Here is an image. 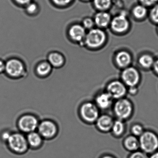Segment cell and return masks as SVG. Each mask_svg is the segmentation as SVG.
Here are the masks:
<instances>
[{
    "label": "cell",
    "mask_w": 158,
    "mask_h": 158,
    "mask_svg": "<svg viewBox=\"0 0 158 158\" xmlns=\"http://www.w3.org/2000/svg\"><path fill=\"white\" fill-rule=\"evenodd\" d=\"M138 87H131L127 88V94L130 96H135L137 95L139 92Z\"/></svg>",
    "instance_id": "1f68e13d"
},
{
    "label": "cell",
    "mask_w": 158,
    "mask_h": 158,
    "mask_svg": "<svg viewBox=\"0 0 158 158\" xmlns=\"http://www.w3.org/2000/svg\"><path fill=\"white\" fill-rule=\"evenodd\" d=\"M104 90L114 101L126 97L127 95V87L120 79H114L109 81Z\"/></svg>",
    "instance_id": "8992f818"
},
{
    "label": "cell",
    "mask_w": 158,
    "mask_h": 158,
    "mask_svg": "<svg viewBox=\"0 0 158 158\" xmlns=\"http://www.w3.org/2000/svg\"><path fill=\"white\" fill-rule=\"evenodd\" d=\"M120 79L127 88L138 87L142 77L138 68L132 65L121 70Z\"/></svg>",
    "instance_id": "5b68a950"
},
{
    "label": "cell",
    "mask_w": 158,
    "mask_h": 158,
    "mask_svg": "<svg viewBox=\"0 0 158 158\" xmlns=\"http://www.w3.org/2000/svg\"><path fill=\"white\" fill-rule=\"evenodd\" d=\"M139 149L147 154L158 151V135L152 130H145L139 137Z\"/></svg>",
    "instance_id": "277c9868"
},
{
    "label": "cell",
    "mask_w": 158,
    "mask_h": 158,
    "mask_svg": "<svg viewBox=\"0 0 158 158\" xmlns=\"http://www.w3.org/2000/svg\"><path fill=\"white\" fill-rule=\"evenodd\" d=\"M152 70L154 74L158 77V58L155 59V62Z\"/></svg>",
    "instance_id": "836d02e7"
},
{
    "label": "cell",
    "mask_w": 158,
    "mask_h": 158,
    "mask_svg": "<svg viewBox=\"0 0 158 158\" xmlns=\"http://www.w3.org/2000/svg\"><path fill=\"white\" fill-rule=\"evenodd\" d=\"M11 134L10 132H8V131H4L2 134V139L3 141L8 142V140L10 139Z\"/></svg>",
    "instance_id": "d6a6232c"
},
{
    "label": "cell",
    "mask_w": 158,
    "mask_h": 158,
    "mask_svg": "<svg viewBox=\"0 0 158 158\" xmlns=\"http://www.w3.org/2000/svg\"><path fill=\"white\" fill-rule=\"evenodd\" d=\"M94 8L99 11H109L112 7L113 0H92Z\"/></svg>",
    "instance_id": "603a6c76"
},
{
    "label": "cell",
    "mask_w": 158,
    "mask_h": 158,
    "mask_svg": "<svg viewBox=\"0 0 158 158\" xmlns=\"http://www.w3.org/2000/svg\"><path fill=\"white\" fill-rule=\"evenodd\" d=\"M25 66L18 59H11L5 63V71L7 74L13 78H19L24 75Z\"/></svg>",
    "instance_id": "30bf717a"
},
{
    "label": "cell",
    "mask_w": 158,
    "mask_h": 158,
    "mask_svg": "<svg viewBox=\"0 0 158 158\" xmlns=\"http://www.w3.org/2000/svg\"><path fill=\"white\" fill-rule=\"evenodd\" d=\"M128 158H149V156L147 153L139 150L136 151L131 152Z\"/></svg>",
    "instance_id": "83f0119b"
},
{
    "label": "cell",
    "mask_w": 158,
    "mask_h": 158,
    "mask_svg": "<svg viewBox=\"0 0 158 158\" xmlns=\"http://www.w3.org/2000/svg\"><path fill=\"white\" fill-rule=\"evenodd\" d=\"M15 1L20 5L26 6L31 2V0H15Z\"/></svg>",
    "instance_id": "e575fe53"
},
{
    "label": "cell",
    "mask_w": 158,
    "mask_h": 158,
    "mask_svg": "<svg viewBox=\"0 0 158 158\" xmlns=\"http://www.w3.org/2000/svg\"><path fill=\"white\" fill-rule=\"evenodd\" d=\"M148 18L150 22L157 26L158 25V3L149 9Z\"/></svg>",
    "instance_id": "d4e9b609"
},
{
    "label": "cell",
    "mask_w": 158,
    "mask_h": 158,
    "mask_svg": "<svg viewBox=\"0 0 158 158\" xmlns=\"http://www.w3.org/2000/svg\"><path fill=\"white\" fill-rule=\"evenodd\" d=\"M82 1H83L85 2H89L90 1H92V0H82Z\"/></svg>",
    "instance_id": "ab89813d"
},
{
    "label": "cell",
    "mask_w": 158,
    "mask_h": 158,
    "mask_svg": "<svg viewBox=\"0 0 158 158\" xmlns=\"http://www.w3.org/2000/svg\"><path fill=\"white\" fill-rule=\"evenodd\" d=\"M149 9L144 5L138 3L131 8L130 15L135 21L142 22L148 18Z\"/></svg>",
    "instance_id": "e0dca14e"
},
{
    "label": "cell",
    "mask_w": 158,
    "mask_h": 158,
    "mask_svg": "<svg viewBox=\"0 0 158 158\" xmlns=\"http://www.w3.org/2000/svg\"><path fill=\"white\" fill-rule=\"evenodd\" d=\"M124 148L132 152L139 150V138L130 134L124 138L123 141Z\"/></svg>",
    "instance_id": "d6986e66"
},
{
    "label": "cell",
    "mask_w": 158,
    "mask_h": 158,
    "mask_svg": "<svg viewBox=\"0 0 158 158\" xmlns=\"http://www.w3.org/2000/svg\"><path fill=\"white\" fill-rule=\"evenodd\" d=\"M149 158H158V151L150 154Z\"/></svg>",
    "instance_id": "8d00e7d4"
},
{
    "label": "cell",
    "mask_w": 158,
    "mask_h": 158,
    "mask_svg": "<svg viewBox=\"0 0 158 158\" xmlns=\"http://www.w3.org/2000/svg\"><path fill=\"white\" fill-rule=\"evenodd\" d=\"M26 11L29 14H34L37 11L38 6L35 3L30 2L26 5Z\"/></svg>",
    "instance_id": "f546056e"
},
{
    "label": "cell",
    "mask_w": 158,
    "mask_h": 158,
    "mask_svg": "<svg viewBox=\"0 0 158 158\" xmlns=\"http://www.w3.org/2000/svg\"><path fill=\"white\" fill-rule=\"evenodd\" d=\"M52 66L48 62L43 61L39 64L36 67V72L41 77H46L50 73Z\"/></svg>",
    "instance_id": "cb8c5ba5"
},
{
    "label": "cell",
    "mask_w": 158,
    "mask_h": 158,
    "mask_svg": "<svg viewBox=\"0 0 158 158\" xmlns=\"http://www.w3.org/2000/svg\"><path fill=\"white\" fill-rule=\"evenodd\" d=\"M111 110L115 119L126 122L133 116L135 106L130 99L125 97L114 101Z\"/></svg>",
    "instance_id": "6da1fadb"
},
{
    "label": "cell",
    "mask_w": 158,
    "mask_h": 158,
    "mask_svg": "<svg viewBox=\"0 0 158 158\" xmlns=\"http://www.w3.org/2000/svg\"><path fill=\"white\" fill-rule=\"evenodd\" d=\"M126 130V122L115 119L110 133L114 137L120 138L123 136Z\"/></svg>",
    "instance_id": "ffe728a7"
},
{
    "label": "cell",
    "mask_w": 158,
    "mask_h": 158,
    "mask_svg": "<svg viewBox=\"0 0 158 158\" xmlns=\"http://www.w3.org/2000/svg\"><path fill=\"white\" fill-rule=\"evenodd\" d=\"M5 71V63L0 59V73Z\"/></svg>",
    "instance_id": "d590c367"
},
{
    "label": "cell",
    "mask_w": 158,
    "mask_h": 158,
    "mask_svg": "<svg viewBox=\"0 0 158 158\" xmlns=\"http://www.w3.org/2000/svg\"><path fill=\"white\" fill-rule=\"evenodd\" d=\"M48 62L52 67L59 68L64 64V57L59 52H51L48 56Z\"/></svg>",
    "instance_id": "44dd1931"
},
{
    "label": "cell",
    "mask_w": 158,
    "mask_h": 158,
    "mask_svg": "<svg viewBox=\"0 0 158 158\" xmlns=\"http://www.w3.org/2000/svg\"><path fill=\"white\" fill-rule=\"evenodd\" d=\"M114 100L105 90L96 95L94 103L101 110H107L111 109Z\"/></svg>",
    "instance_id": "4fadbf2b"
},
{
    "label": "cell",
    "mask_w": 158,
    "mask_h": 158,
    "mask_svg": "<svg viewBox=\"0 0 158 158\" xmlns=\"http://www.w3.org/2000/svg\"><path fill=\"white\" fill-rule=\"evenodd\" d=\"M133 60L132 53L127 50H119L114 55V64L118 69L121 70L132 65Z\"/></svg>",
    "instance_id": "9c48e42d"
},
{
    "label": "cell",
    "mask_w": 158,
    "mask_h": 158,
    "mask_svg": "<svg viewBox=\"0 0 158 158\" xmlns=\"http://www.w3.org/2000/svg\"><path fill=\"white\" fill-rule=\"evenodd\" d=\"M18 124L22 132L28 134L37 129L39 123L35 115L27 114L23 115L19 119Z\"/></svg>",
    "instance_id": "8fae6325"
},
{
    "label": "cell",
    "mask_w": 158,
    "mask_h": 158,
    "mask_svg": "<svg viewBox=\"0 0 158 158\" xmlns=\"http://www.w3.org/2000/svg\"><path fill=\"white\" fill-rule=\"evenodd\" d=\"M81 117L88 123H95L100 115V110L94 102H88L81 105L80 109Z\"/></svg>",
    "instance_id": "52a82bcc"
},
{
    "label": "cell",
    "mask_w": 158,
    "mask_h": 158,
    "mask_svg": "<svg viewBox=\"0 0 158 158\" xmlns=\"http://www.w3.org/2000/svg\"><path fill=\"white\" fill-rule=\"evenodd\" d=\"M145 130L146 129L142 124L138 123H135L130 127V134L139 138L144 133Z\"/></svg>",
    "instance_id": "484cf974"
},
{
    "label": "cell",
    "mask_w": 158,
    "mask_h": 158,
    "mask_svg": "<svg viewBox=\"0 0 158 158\" xmlns=\"http://www.w3.org/2000/svg\"><path fill=\"white\" fill-rule=\"evenodd\" d=\"M108 40V34L105 30L96 27L87 32L84 44L90 49L98 50L106 45Z\"/></svg>",
    "instance_id": "7a4b0ae2"
},
{
    "label": "cell",
    "mask_w": 158,
    "mask_h": 158,
    "mask_svg": "<svg viewBox=\"0 0 158 158\" xmlns=\"http://www.w3.org/2000/svg\"><path fill=\"white\" fill-rule=\"evenodd\" d=\"M7 143L10 148L17 153H24L28 149V144L27 138L21 133L12 134Z\"/></svg>",
    "instance_id": "ba28073f"
},
{
    "label": "cell",
    "mask_w": 158,
    "mask_h": 158,
    "mask_svg": "<svg viewBox=\"0 0 158 158\" xmlns=\"http://www.w3.org/2000/svg\"><path fill=\"white\" fill-rule=\"evenodd\" d=\"M68 34L73 41L84 44L87 32L86 30L82 25L75 24L72 26L69 29Z\"/></svg>",
    "instance_id": "2e32d148"
},
{
    "label": "cell",
    "mask_w": 158,
    "mask_h": 158,
    "mask_svg": "<svg viewBox=\"0 0 158 158\" xmlns=\"http://www.w3.org/2000/svg\"><path fill=\"white\" fill-rule=\"evenodd\" d=\"M156 32H157V35H158V25L156 26Z\"/></svg>",
    "instance_id": "f35d334b"
},
{
    "label": "cell",
    "mask_w": 158,
    "mask_h": 158,
    "mask_svg": "<svg viewBox=\"0 0 158 158\" xmlns=\"http://www.w3.org/2000/svg\"><path fill=\"white\" fill-rule=\"evenodd\" d=\"M131 24L127 14L124 12L112 16L109 28L113 34L117 35H124L131 29Z\"/></svg>",
    "instance_id": "3957f363"
},
{
    "label": "cell",
    "mask_w": 158,
    "mask_h": 158,
    "mask_svg": "<svg viewBox=\"0 0 158 158\" xmlns=\"http://www.w3.org/2000/svg\"><path fill=\"white\" fill-rule=\"evenodd\" d=\"M26 138L28 146L32 148H39L42 144L43 138L38 132L34 131L28 133Z\"/></svg>",
    "instance_id": "7402d4cb"
},
{
    "label": "cell",
    "mask_w": 158,
    "mask_h": 158,
    "mask_svg": "<svg viewBox=\"0 0 158 158\" xmlns=\"http://www.w3.org/2000/svg\"><path fill=\"white\" fill-rule=\"evenodd\" d=\"M138 3L149 9L158 3V0H138Z\"/></svg>",
    "instance_id": "f1b7e54d"
},
{
    "label": "cell",
    "mask_w": 158,
    "mask_h": 158,
    "mask_svg": "<svg viewBox=\"0 0 158 158\" xmlns=\"http://www.w3.org/2000/svg\"><path fill=\"white\" fill-rule=\"evenodd\" d=\"M112 18V16L109 11H99L95 14L93 18L96 27L105 30L109 28Z\"/></svg>",
    "instance_id": "9a60e30c"
},
{
    "label": "cell",
    "mask_w": 158,
    "mask_h": 158,
    "mask_svg": "<svg viewBox=\"0 0 158 158\" xmlns=\"http://www.w3.org/2000/svg\"><path fill=\"white\" fill-rule=\"evenodd\" d=\"M114 120L115 118L112 115L108 114H103L100 115L95 124L99 131L107 134L110 132Z\"/></svg>",
    "instance_id": "5bb4252c"
},
{
    "label": "cell",
    "mask_w": 158,
    "mask_h": 158,
    "mask_svg": "<svg viewBox=\"0 0 158 158\" xmlns=\"http://www.w3.org/2000/svg\"><path fill=\"white\" fill-rule=\"evenodd\" d=\"M53 3L60 6H65L72 2L73 0H52Z\"/></svg>",
    "instance_id": "4dcf8cb0"
},
{
    "label": "cell",
    "mask_w": 158,
    "mask_h": 158,
    "mask_svg": "<svg viewBox=\"0 0 158 158\" xmlns=\"http://www.w3.org/2000/svg\"><path fill=\"white\" fill-rule=\"evenodd\" d=\"M82 25L88 31L93 29L96 27L93 18L89 17H86L83 19Z\"/></svg>",
    "instance_id": "4316f807"
},
{
    "label": "cell",
    "mask_w": 158,
    "mask_h": 158,
    "mask_svg": "<svg viewBox=\"0 0 158 158\" xmlns=\"http://www.w3.org/2000/svg\"><path fill=\"white\" fill-rule=\"evenodd\" d=\"M101 158H115L112 155H110V154H106V155H103Z\"/></svg>",
    "instance_id": "74e56055"
},
{
    "label": "cell",
    "mask_w": 158,
    "mask_h": 158,
    "mask_svg": "<svg viewBox=\"0 0 158 158\" xmlns=\"http://www.w3.org/2000/svg\"><path fill=\"white\" fill-rule=\"evenodd\" d=\"M155 59L152 54L149 52H144L139 56L137 64L140 69L144 71L152 70Z\"/></svg>",
    "instance_id": "ac0fdd59"
},
{
    "label": "cell",
    "mask_w": 158,
    "mask_h": 158,
    "mask_svg": "<svg viewBox=\"0 0 158 158\" xmlns=\"http://www.w3.org/2000/svg\"><path fill=\"white\" fill-rule=\"evenodd\" d=\"M37 129L38 133L43 138H52L56 135L58 132L56 124L50 120H45L39 123Z\"/></svg>",
    "instance_id": "7c38bea8"
}]
</instances>
